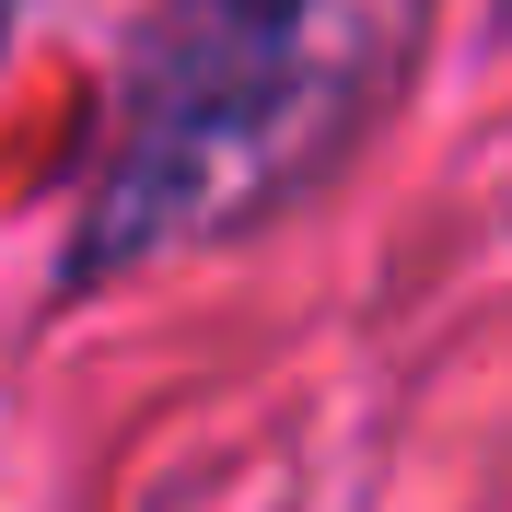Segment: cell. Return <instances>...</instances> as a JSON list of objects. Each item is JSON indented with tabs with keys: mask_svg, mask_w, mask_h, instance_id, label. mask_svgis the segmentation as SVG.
Listing matches in <instances>:
<instances>
[{
	"mask_svg": "<svg viewBox=\"0 0 512 512\" xmlns=\"http://www.w3.org/2000/svg\"><path fill=\"white\" fill-rule=\"evenodd\" d=\"M0 24H12V0H0Z\"/></svg>",
	"mask_w": 512,
	"mask_h": 512,
	"instance_id": "7a4b0ae2",
	"label": "cell"
},
{
	"mask_svg": "<svg viewBox=\"0 0 512 512\" xmlns=\"http://www.w3.org/2000/svg\"><path fill=\"white\" fill-rule=\"evenodd\" d=\"M419 47V0H198L140 47L82 256L128 268L315 187Z\"/></svg>",
	"mask_w": 512,
	"mask_h": 512,
	"instance_id": "6da1fadb",
	"label": "cell"
}]
</instances>
